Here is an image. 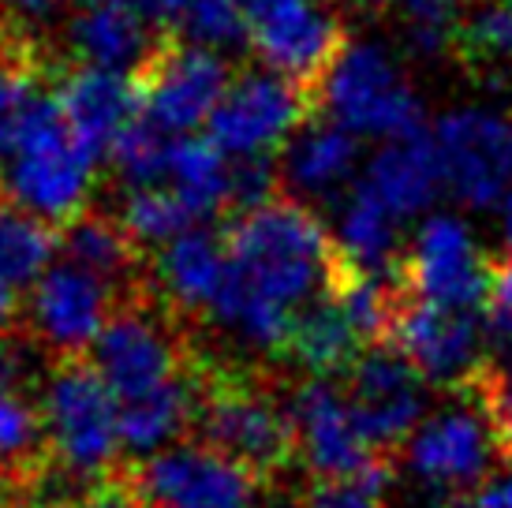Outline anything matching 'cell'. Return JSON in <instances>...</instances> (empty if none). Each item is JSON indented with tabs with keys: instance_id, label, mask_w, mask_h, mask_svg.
Segmentation results:
<instances>
[{
	"instance_id": "1",
	"label": "cell",
	"mask_w": 512,
	"mask_h": 508,
	"mask_svg": "<svg viewBox=\"0 0 512 508\" xmlns=\"http://www.w3.org/2000/svg\"><path fill=\"white\" fill-rule=\"evenodd\" d=\"M225 247L228 277L210 318L251 352H285L299 311L333 288L337 240L303 202L273 198L228 221Z\"/></svg>"
},
{
	"instance_id": "2",
	"label": "cell",
	"mask_w": 512,
	"mask_h": 508,
	"mask_svg": "<svg viewBox=\"0 0 512 508\" xmlns=\"http://www.w3.org/2000/svg\"><path fill=\"white\" fill-rule=\"evenodd\" d=\"M90 176L94 161L75 146L60 98L38 90V98L30 101L23 116L15 154L4 172V195L45 225L68 228L83 213Z\"/></svg>"
},
{
	"instance_id": "3",
	"label": "cell",
	"mask_w": 512,
	"mask_h": 508,
	"mask_svg": "<svg viewBox=\"0 0 512 508\" xmlns=\"http://www.w3.org/2000/svg\"><path fill=\"white\" fill-rule=\"evenodd\" d=\"M45 445L72 479H105L124 452L120 400L94 363L64 359L42 393Z\"/></svg>"
},
{
	"instance_id": "4",
	"label": "cell",
	"mask_w": 512,
	"mask_h": 508,
	"mask_svg": "<svg viewBox=\"0 0 512 508\" xmlns=\"http://www.w3.org/2000/svg\"><path fill=\"white\" fill-rule=\"evenodd\" d=\"M314 109L352 135L412 139L423 131V101L397 60L374 42H348L314 94Z\"/></svg>"
},
{
	"instance_id": "5",
	"label": "cell",
	"mask_w": 512,
	"mask_h": 508,
	"mask_svg": "<svg viewBox=\"0 0 512 508\" xmlns=\"http://www.w3.org/2000/svg\"><path fill=\"white\" fill-rule=\"evenodd\" d=\"M505 460L498 423L483 393L453 396L434 408L404 445V464L419 486L441 497H468Z\"/></svg>"
},
{
	"instance_id": "6",
	"label": "cell",
	"mask_w": 512,
	"mask_h": 508,
	"mask_svg": "<svg viewBox=\"0 0 512 508\" xmlns=\"http://www.w3.org/2000/svg\"><path fill=\"white\" fill-rule=\"evenodd\" d=\"M243 15L262 64L314 98L348 45L341 15L322 0H243Z\"/></svg>"
},
{
	"instance_id": "7",
	"label": "cell",
	"mask_w": 512,
	"mask_h": 508,
	"mask_svg": "<svg viewBox=\"0 0 512 508\" xmlns=\"http://www.w3.org/2000/svg\"><path fill=\"white\" fill-rule=\"evenodd\" d=\"M131 79L139 90V116L165 135H187L228 98L232 64L221 53L165 38Z\"/></svg>"
},
{
	"instance_id": "8",
	"label": "cell",
	"mask_w": 512,
	"mask_h": 508,
	"mask_svg": "<svg viewBox=\"0 0 512 508\" xmlns=\"http://www.w3.org/2000/svg\"><path fill=\"white\" fill-rule=\"evenodd\" d=\"M490 269L494 262L475 247L468 225L453 213H434L415 232L412 251L400 258L397 288L430 307L486 314Z\"/></svg>"
},
{
	"instance_id": "9",
	"label": "cell",
	"mask_w": 512,
	"mask_h": 508,
	"mask_svg": "<svg viewBox=\"0 0 512 508\" xmlns=\"http://www.w3.org/2000/svg\"><path fill=\"white\" fill-rule=\"evenodd\" d=\"M195 430L202 445H210L255 475L281 471L296 456V430L288 408H281L255 385L221 381L199 393Z\"/></svg>"
},
{
	"instance_id": "10",
	"label": "cell",
	"mask_w": 512,
	"mask_h": 508,
	"mask_svg": "<svg viewBox=\"0 0 512 508\" xmlns=\"http://www.w3.org/2000/svg\"><path fill=\"white\" fill-rule=\"evenodd\" d=\"M146 508H255L258 475L202 441H176L128 475Z\"/></svg>"
},
{
	"instance_id": "11",
	"label": "cell",
	"mask_w": 512,
	"mask_h": 508,
	"mask_svg": "<svg viewBox=\"0 0 512 508\" xmlns=\"http://www.w3.org/2000/svg\"><path fill=\"white\" fill-rule=\"evenodd\" d=\"M445 187L471 210H490L512 184V113L464 105L434 124Z\"/></svg>"
},
{
	"instance_id": "12",
	"label": "cell",
	"mask_w": 512,
	"mask_h": 508,
	"mask_svg": "<svg viewBox=\"0 0 512 508\" xmlns=\"http://www.w3.org/2000/svg\"><path fill=\"white\" fill-rule=\"evenodd\" d=\"M348 408L356 415L367 445L378 456L382 449L408 445L430 411V381L393 348L374 344L348 370Z\"/></svg>"
},
{
	"instance_id": "13",
	"label": "cell",
	"mask_w": 512,
	"mask_h": 508,
	"mask_svg": "<svg viewBox=\"0 0 512 508\" xmlns=\"http://www.w3.org/2000/svg\"><path fill=\"white\" fill-rule=\"evenodd\" d=\"M314 116V98L277 71H243L210 116V142L225 157H270Z\"/></svg>"
},
{
	"instance_id": "14",
	"label": "cell",
	"mask_w": 512,
	"mask_h": 508,
	"mask_svg": "<svg viewBox=\"0 0 512 508\" xmlns=\"http://www.w3.org/2000/svg\"><path fill=\"white\" fill-rule=\"evenodd\" d=\"M116 296L120 292L98 281L94 273H86L72 262H57L30 288V333L38 337L42 348L60 355V363L83 359L86 352H94L105 325L113 322Z\"/></svg>"
},
{
	"instance_id": "15",
	"label": "cell",
	"mask_w": 512,
	"mask_h": 508,
	"mask_svg": "<svg viewBox=\"0 0 512 508\" xmlns=\"http://www.w3.org/2000/svg\"><path fill=\"white\" fill-rule=\"evenodd\" d=\"M486 337H490L486 333V314L445 311V307H430V303L404 296L393 333H389V344L430 385L464 389V385L483 378L479 370H483Z\"/></svg>"
},
{
	"instance_id": "16",
	"label": "cell",
	"mask_w": 512,
	"mask_h": 508,
	"mask_svg": "<svg viewBox=\"0 0 512 508\" xmlns=\"http://www.w3.org/2000/svg\"><path fill=\"white\" fill-rule=\"evenodd\" d=\"M90 363L120 404L154 396L184 378V352L172 337L169 325H161L146 307H124L113 314L98 337Z\"/></svg>"
},
{
	"instance_id": "17",
	"label": "cell",
	"mask_w": 512,
	"mask_h": 508,
	"mask_svg": "<svg viewBox=\"0 0 512 508\" xmlns=\"http://www.w3.org/2000/svg\"><path fill=\"white\" fill-rule=\"evenodd\" d=\"M288 415L296 430V456L314 482L341 479L378 460L348 408V396L333 381L311 378L307 385H299L288 400Z\"/></svg>"
},
{
	"instance_id": "18",
	"label": "cell",
	"mask_w": 512,
	"mask_h": 508,
	"mask_svg": "<svg viewBox=\"0 0 512 508\" xmlns=\"http://www.w3.org/2000/svg\"><path fill=\"white\" fill-rule=\"evenodd\" d=\"M60 109L68 120L75 146L94 165L113 150V142L124 135L131 120H139V90L131 75L101 68H72L60 79Z\"/></svg>"
},
{
	"instance_id": "19",
	"label": "cell",
	"mask_w": 512,
	"mask_h": 508,
	"mask_svg": "<svg viewBox=\"0 0 512 508\" xmlns=\"http://www.w3.org/2000/svg\"><path fill=\"white\" fill-rule=\"evenodd\" d=\"M359 161V139L352 131L337 127L326 116H311L288 139L285 157H281V184L292 191L318 202H333V198L348 195L352 187V172Z\"/></svg>"
},
{
	"instance_id": "20",
	"label": "cell",
	"mask_w": 512,
	"mask_h": 508,
	"mask_svg": "<svg viewBox=\"0 0 512 508\" xmlns=\"http://www.w3.org/2000/svg\"><path fill=\"white\" fill-rule=\"evenodd\" d=\"M228 277V247L221 236L195 228L154 254V281L172 311L210 314Z\"/></svg>"
},
{
	"instance_id": "21",
	"label": "cell",
	"mask_w": 512,
	"mask_h": 508,
	"mask_svg": "<svg viewBox=\"0 0 512 508\" xmlns=\"http://www.w3.org/2000/svg\"><path fill=\"white\" fill-rule=\"evenodd\" d=\"M363 187H370L382 198L385 210L397 221L423 213L445 187L434 139L427 131H419L412 139L385 142L382 150L370 157L367 172H363Z\"/></svg>"
},
{
	"instance_id": "22",
	"label": "cell",
	"mask_w": 512,
	"mask_h": 508,
	"mask_svg": "<svg viewBox=\"0 0 512 508\" xmlns=\"http://www.w3.org/2000/svg\"><path fill=\"white\" fill-rule=\"evenodd\" d=\"M165 42L128 8H86L68 23V45L83 68L135 75Z\"/></svg>"
},
{
	"instance_id": "23",
	"label": "cell",
	"mask_w": 512,
	"mask_h": 508,
	"mask_svg": "<svg viewBox=\"0 0 512 508\" xmlns=\"http://www.w3.org/2000/svg\"><path fill=\"white\" fill-rule=\"evenodd\" d=\"M337 254L344 266L378 277L385 269H400V221L385 210V202L359 180L344 195L337 217Z\"/></svg>"
},
{
	"instance_id": "24",
	"label": "cell",
	"mask_w": 512,
	"mask_h": 508,
	"mask_svg": "<svg viewBox=\"0 0 512 508\" xmlns=\"http://www.w3.org/2000/svg\"><path fill=\"white\" fill-rule=\"evenodd\" d=\"M288 352L296 355L299 367H307L314 378L329 381L333 374H348L367 348L356 337L352 322L344 318L333 292H326L322 299H314L307 311H299L296 325H292Z\"/></svg>"
},
{
	"instance_id": "25",
	"label": "cell",
	"mask_w": 512,
	"mask_h": 508,
	"mask_svg": "<svg viewBox=\"0 0 512 508\" xmlns=\"http://www.w3.org/2000/svg\"><path fill=\"white\" fill-rule=\"evenodd\" d=\"M60 254H64V262L94 273L98 281H105L116 292L139 269V247L131 243V236L116 217L101 210H83L60 232Z\"/></svg>"
},
{
	"instance_id": "26",
	"label": "cell",
	"mask_w": 512,
	"mask_h": 508,
	"mask_svg": "<svg viewBox=\"0 0 512 508\" xmlns=\"http://www.w3.org/2000/svg\"><path fill=\"white\" fill-rule=\"evenodd\" d=\"M199 411V389L187 378L172 381L169 389L154 396L120 404V434H124V452L135 456H157L176 445V438L195 426Z\"/></svg>"
},
{
	"instance_id": "27",
	"label": "cell",
	"mask_w": 512,
	"mask_h": 508,
	"mask_svg": "<svg viewBox=\"0 0 512 508\" xmlns=\"http://www.w3.org/2000/svg\"><path fill=\"white\" fill-rule=\"evenodd\" d=\"M60 251V232L38 221L34 213L19 210L0 191V284L12 292L34 288L49 273L53 254Z\"/></svg>"
},
{
	"instance_id": "28",
	"label": "cell",
	"mask_w": 512,
	"mask_h": 508,
	"mask_svg": "<svg viewBox=\"0 0 512 508\" xmlns=\"http://www.w3.org/2000/svg\"><path fill=\"white\" fill-rule=\"evenodd\" d=\"M228 176H232V165L210 139L176 142L169 169L172 191L184 198L199 221L228 210Z\"/></svg>"
},
{
	"instance_id": "29",
	"label": "cell",
	"mask_w": 512,
	"mask_h": 508,
	"mask_svg": "<svg viewBox=\"0 0 512 508\" xmlns=\"http://www.w3.org/2000/svg\"><path fill=\"white\" fill-rule=\"evenodd\" d=\"M120 225H124V232H128L139 251H146V247L161 251V247L176 243L187 232H195V225H202V221L172 187H146V191H128L124 195Z\"/></svg>"
},
{
	"instance_id": "30",
	"label": "cell",
	"mask_w": 512,
	"mask_h": 508,
	"mask_svg": "<svg viewBox=\"0 0 512 508\" xmlns=\"http://www.w3.org/2000/svg\"><path fill=\"white\" fill-rule=\"evenodd\" d=\"M172 150L176 142L154 127L150 120H131L124 127V135L113 142L109 150V161H113L116 176L128 184V191H146V187H157V180H165L172 169Z\"/></svg>"
},
{
	"instance_id": "31",
	"label": "cell",
	"mask_w": 512,
	"mask_h": 508,
	"mask_svg": "<svg viewBox=\"0 0 512 508\" xmlns=\"http://www.w3.org/2000/svg\"><path fill=\"white\" fill-rule=\"evenodd\" d=\"M456 53L483 71L512 68V0H483L464 15Z\"/></svg>"
},
{
	"instance_id": "32",
	"label": "cell",
	"mask_w": 512,
	"mask_h": 508,
	"mask_svg": "<svg viewBox=\"0 0 512 508\" xmlns=\"http://www.w3.org/2000/svg\"><path fill=\"white\" fill-rule=\"evenodd\" d=\"M400 34L419 57H441L456 49L464 27V0H393Z\"/></svg>"
},
{
	"instance_id": "33",
	"label": "cell",
	"mask_w": 512,
	"mask_h": 508,
	"mask_svg": "<svg viewBox=\"0 0 512 508\" xmlns=\"http://www.w3.org/2000/svg\"><path fill=\"white\" fill-rule=\"evenodd\" d=\"M180 42L199 49H240L251 45V27L240 0H191L180 23Z\"/></svg>"
},
{
	"instance_id": "34",
	"label": "cell",
	"mask_w": 512,
	"mask_h": 508,
	"mask_svg": "<svg viewBox=\"0 0 512 508\" xmlns=\"http://www.w3.org/2000/svg\"><path fill=\"white\" fill-rule=\"evenodd\" d=\"M393 490V467L385 456L341 479H322L307 490V508H385Z\"/></svg>"
},
{
	"instance_id": "35",
	"label": "cell",
	"mask_w": 512,
	"mask_h": 508,
	"mask_svg": "<svg viewBox=\"0 0 512 508\" xmlns=\"http://www.w3.org/2000/svg\"><path fill=\"white\" fill-rule=\"evenodd\" d=\"M45 423L42 411L30 408L19 393L0 389V467H23L42 449Z\"/></svg>"
},
{
	"instance_id": "36",
	"label": "cell",
	"mask_w": 512,
	"mask_h": 508,
	"mask_svg": "<svg viewBox=\"0 0 512 508\" xmlns=\"http://www.w3.org/2000/svg\"><path fill=\"white\" fill-rule=\"evenodd\" d=\"M281 191V161L273 157H240L228 176V213L240 217L266 206Z\"/></svg>"
},
{
	"instance_id": "37",
	"label": "cell",
	"mask_w": 512,
	"mask_h": 508,
	"mask_svg": "<svg viewBox=\"0 0 512 508\" xmlns=\"http://www.w3.org/2000/svg\"><path fill=\"white\" fill-rule=\"evenodd\" d=\"M486 333L512 340V251L490 269V299H486Z\"/></svg>"
},
{
	"instance_id": "38",
	"label": "cell",
	"mask_w": 512,
	"mask_h": 508,
	"mask_svg": "<svg viewBox=\"0 0 512 508\" xmlns=\"http://www.w3.org/2000/svg\"><path fill=\"white\" fill-rule=\"evenodd\" d=\"M475 385H479L486 408H490L494 423H498L505 456H512V352H509V363H505V367L494 370V374H483Z\"/></svg>"
},
{
	"instance_id": "39",
	"label": "cell",
	"mask_w": 512,
	"mask_h": 508,
	"mask_svg": "<svg viewBox=\"0 0 512 508\" xmlns=\"http://www.w3.org/2000/svg\"><path fill=\"white\" fill-rule=\"evenodd\" d=\"M456 508H512V456H505L468 497H460Z\"/></svg>"
},
{
	"instance_id": "40",
	"label": "cell",
	"mask_w": 512,
	"mask_h": 508,
	"mask_svg": "<svg viewBox=\"0 0 512 508\" xmlns=\"http://www.w3.org/2000/svg\"><path fill=\"white\" fill-rule=\"evenodd\" d=\"M79 508H146V501L124 479V482H101L98 490H90V497Z\"/></svg>"
},
{
	"instance_id": "41",
	"label": "cell",
	"mask_w": 512,
	"mask_h": 508,
	"mask_svg": "<svg viewBox=\"0 0 512 508\" xmlns=\"http://www.w3.org/2000/svg\"><path fill=\"white\" fill-rule=\"evenodd\" d=\"M15 311H19V296H15L8 284H0V333L12 325Z\"/></svg>"
},
{
	"instance_id": "42",
	"label": "cell",
	"mask_w": 512,
	"mask_h": 508,
	"mask_svg": "<svg viewBox=\"0 0 512 508\" xmlns=\"http://www.w3.org/2000/svg\"><path fill=\"white\" fill-rule=\"evenodd\" d=\"M12 4L27 15H45V12H53V8H60L64 0H12Z\"/></svg>"
},
{
	"instance_id": "43",
	"label": "cell",
	"mask_w": 512,
	"mask_h": 508,
	"mask_svg": "<svg viewBox=\"0 0 512 508\" xmlns=\"http://www.w3.org/2000/svg\"><path fill=\"white\" fill-rule=\"evenodd\" d=\"M23 49H27V42H15L12 34L0 27V64H4V60H12V57H19Z\"/></svg>"
},
{
	"instance_id": "44",
	"label": "cell",
	"mask_w": 512,
	"mask_h": 508,
	"mask_svg": "<svg viewBox=\"0 0 512 508\" xmlns=\"http://www.w3.org/2000/svg\"><path fill=\"white\" fill-rule=\"evenodd\" d=\"M86 8H128L131 12V4H135V0H83Z\"/></svg>"
},
{
	"instance_id": "45",
	"label": "cell",
	"mask_w": 512,
	"mask_h": 508,
	"mask_svg": "<svg viewBox=\"0 0 512 508\" xmlns=\"http://www.w3.org/2000/svg\"><path fill=\"white\" fill-rule=\"evenodd\" d=\"M501 225H505V243H509V251H512V191H509V198H505V217H501Z\"/></svg>"
},
{
	"instance_id": "46",
	"label": "cell",
	"mask_w": 512,
	"mask_h": 508,
	"mask_svg": "<svg viewBox=\"0 0 512 508\" xmlns=\"http://www.w3.org/2000/svg\"><path fill=\"white\" fill-rule=\"evenodd\" d=\"M359 4H382V0H359Z\"/></svg>"
},
{
	"instance_id": "47",
	"label": "cell",
	"mask_w": 512,
	"mask_h": 508,
	"mask_svg": "<svg viewBox=\"0 0 512 508\" xmlns=\"http://www.w3.org/2000/svg\"><path fill=\"white\" fill-rule=\"evenodd\" d=\"M60 508H72V505H60ZM75 508H79V505H75Z\"/></svg>"
}]
</instances>
